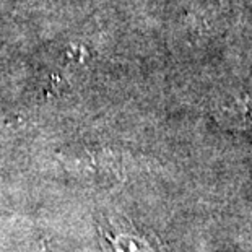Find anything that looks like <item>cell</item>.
I'll return each instance as SVG.
<instances>
[{"label": "cell", "mask_w": 252, "mask_h": 252, "mask_svg": "<svg viewBox=\"0 0 252 252\" xmlns=\"http://www.w3.org/2000/svg\"><path fill=\"white\" fill-rule=\"evenodd\" d=\"M215 117L221 126L236 130H252V88L226 94L215 106Z\"/></svg>", "instance_id": "6da1fadb"}, {"label": "cell", "mask_w": 252, "mask_h": 252, "mask_svg": "<svg viewBox=\"0 0 252 252\" xmlns=\"http://www.w3.org/2000/svg\"><path fill=\"white\" fill-rule=\"evenodd\" d=\"M111 243V252H153L142 238L130 233H114L106 236Z\"/></svg>", "instance_id": "7a4b0ae2"}, {"label": "cell", "mask_w": 252, "mask_h": 252, "mask_svg": "<svg viewBox=\"0 0 252 252\" xmlns=\"http://www.w3.org/2000/svg\"><path fill=\"white\" fill-rule=\"evenodd\" d=\"M46 252H49V251H46Z\"/></svg>", "instance_id": "3957f363"}]
</instances>
